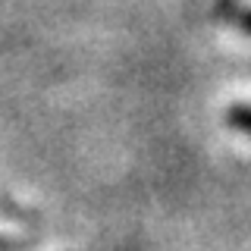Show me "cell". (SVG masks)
I'll return each instance as SVG.
<instances>
[{
    "instance_id": "obj_1",
    "label": "cell",
    "mask_w": 251,
    "mask_h": 251,
    "mask_svg": "<svg viewBox=\"0 0 251 251\" xmlns=\"http://www.w3.org/2000/svg\"><path fill=\"white\" fill-rule=\"evenodd\" d=\"M226 123H229L235 132H242V135L251 138V104H232L226 110Z\"/></svg>"
},
{
    "instance_id": "obj_2",
    "label": "cell",
    "mask_w": 251,
    "mask_h": 251,
    "mask_svg": "<svg viewBox=\"0 0 251 251\" xmlns=\"http://www.w3.org/2000/svg\"><path fill=\"white\" fill-rule=\"evenodd\" d=\"M239 16V0H217V19H235Z\"/></svg>"
},
{
    "instance_id": "obj_3",
    "label": "cell",
    "mask_w": 251,
    "mask_h": 251,
    "mask_svg": "<svg viewBox=\"0 0 251 251\" xmlns=\"http://www.w3.org/2000/svg\"><path fill=\"white\" fill-rule=\"evenodd\" d=\"M239 28H242V35H251V10L239 16Z\"/></svg>"
}]
</instances>
